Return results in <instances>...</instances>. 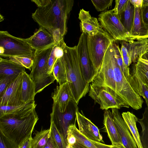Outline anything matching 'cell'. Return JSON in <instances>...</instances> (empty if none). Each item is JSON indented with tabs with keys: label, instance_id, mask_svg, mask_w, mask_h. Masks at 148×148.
Masks as SVG:
<instances>
[{
	"label": "cell",
	"instance_id": "7c38bea8",
	"mask_svg": "<svg viewBox=\"0 0 148 148\" xmlns=\"http://www.w3.org/2000/svg\"><path fill=\"white\" fill-rule=\"evenodd\" d=\"M120 50L125 64L129 67L148 51V39L142 38L128 42L123 41Z\"/></svg>",
	"mask_w": 148,
	"mask_h": 148
},
{
	"label": "cell",
	"instance_id": "8992f818",
	"mask_svg": "<svg viewBox=\"0 0 148 148\" xmlns=\"http://www.w3.org/2000/svg\"><path fill=\"white\" fill-rule=\"evenodd\" d=\"M78 104L72 98L65 111H60L57 103L53 102L50 121L53 122L63 138L67 147V131L69 127L75 125L77 120L76 112L78 110Z\"/></svg>",
	"mask_w": 148,
	"mask_h": 148
},
{
	"label": "cell",
	"instance_id": "7bdbcfd3",
	"mask_svg": "<svg viewBox=\"0 0 148 148\" xmlns=\"http://www.w3.org/2000/svg\"><path fill=\"white\" fill-rule=\"evenodd\" d=\"M37 5L38 7H42L47 5L51 1V0H32Z\"/></svg>",
	"mask_w": 148,
	"mask_h": 148
},
{
	"label": "cell",
	"instance_id": "7dc6e473",
	"mask_svg": "<svg viewBox=\"0 0 148 148\" xmlns=\"http://www.w3.org/2000/svg\"><path fill=\"white\" fill-rule=\"evenodd\" d=\"M43 148H56L53 144L50 138L48 139L47 142Z\"/></svg>",
	"mask_w": 148,
	"mask_h": 148
},
{
	"label": "cell",
	"instance_id": "d6a6232c",
	"mask_svg": "<svg viewBox=\"0 0 148 148\" xmlns=\"http://www.w3.org/2000/svg\"><path fill=\"white\" fill-rule=\"evenodd\" d=\"M132 69L144 84L148 85V64L138 60L135 64L132 65Z\"/></svg>",
	"mask_w": 148,
	"mask_h": 148
},
{
	"label": "cell",
	"instance_id": "f35d334b",
	"mask_svg": "<svg viewBox=\"0 0 148 148\" xmlns=\"http://www.w3.org/2000/svg\"><path fill=\"white\" fill-rule=\"evenodd\" d=\"M0 148H19V146L0 132Z\"/></svg>",
	"mask_w": 148,
	"mask_h": 148
},
{
	"label": "cell",
	"instance_id": "cb8c5ba5",
	"mask_svg": "<svg viewBox=\"0 0 148 148\" xmlns=\"http://www.w3.org/2000/svg\"><path fill=\"white\" fill-rule=\"evenodd\" d=\"M36 106L35 101L19 106H0V117L7 115H18L31 112L35 109Z\"/></svg>",
	"mask_w": 148,
	"mask_h": 148
},
{
	"label": "cell",
	"instance_id": "484cf974",
	"mask_svg": "<svg viewBox=\"0 0 148 148\" xmlns=\"http://www.w3.org/2000/svg\"><path fill=\"white\" fill-rule=\"evenodd\" d=\"M66 46L64 38L61 40L53 48L48 60L46 72L49 75H51L54 65L57 60L62 58L64 54V50Z\"/></svg>",
	"mask_w": 148,
	"mask_h": 148
},
{
	"label": "cell",
	"instance_id": "5b68a950",
	"mask_svg": "<svg viewBox=\"0 0 148 148\" xmlns=\"http://www.w3.org/2000/svg\"><path fill=\"white\" fill-rule=\"evenodd\" d=\"M35 50L23 38L10 34L7 31H0V56L8 58L12 57L34 59Z\"/></svg>",
	"mask_w": 148,
	"mask_h": 148
},
{
	"label": "cell",
	"instance_id": "1f68e13d",
	"mask_svg": "<svg viewBox=\"0 0 148 148\" xmlns=\"http://www.w3.org/2000/svg\"><path fill=\"white\" fill-rule=\"evenodd\" d=\"M67 132L73 135L76 138L77 142L87 148H97L91 142L79 132L76 125H73L69 127Z\"/></svg>",
	"mask_w": 148,
	"mask_h": 148
},
{
	"label": "cell",
	"instance_id": "b9f144b4",
	"mask_svg": "<svg viewBox=\"0 0 148 148\" xmlns=\"http://www.w3.org/2000/svg\"><path fill=\"white\" fill-rule=\"evenodd\" d=\"M67 147H72L77 142L76 138L73 135L69 132H67Z\"/></svg>",
	"mask_w": 148,
	"mask_h": 148
},
{
	"label": "cell",
	"instance_id": "4fadbf2b",
	"mask_svg": "<svg viewBox=\"0 0 148 148\" xmlns=\"http://www.w3.org/2000/svg\"><path fill=\"white\" fill-rule=\"evenodd\" d=\"M23 73H20L7 87L0 97V106H17L23 104L20 99Z\"/></svg>",
	"mask_w": 148,
	"mask_h": 148
},
{
	"label": "cell",
	"instance_id": "836d02e7",
	"mask_svg": "<svg viewBox=\"0 0 148 148\" xmlns=\"http://www.w3.org/2000/svg\"><path fill=\"white\" fill-rule=\"evenodd\" d=\"M113 49L114 56L117 63L123 74L127 79L130 74V68H127L125 64L121 55L120 49L119 45L116 44L115 42H113Z\"/></svg>",
	"mask_w": 148,
	"mask_h": 148
},
{
	"label": "cell",
	"instance_id": "f907efd6",
	"mask_svg": "<svg viewBox=\"0 0 148 148\" xmlns=\"http://www.w3.org/2000/svg\"><path fill=\"white\" fill-rule=\"evenodd\" d=\"M71 147V148H75L73 146L72 147Z\"/></svg>",
	"mask_w": 148,
	"mask_h": 148
},
{
	"label": "cell",
	"instance_id": "603a6c76",
	"mask_svg": "<svg viewBox=\"0 0 148 148\" xmlns=\"http://www.w3.org/2000/svg\"><path fill=\"white\" fill-rule=\"evenodd\" d=\"M127 80L133 89L145 99L148 108V86L144 84L135 72L131 69Z\"/></svg>",
	"mask_w": 148,
	"mask_h": 148
},
{
	"label": "cell",
	"instance_id": "d6986e66",
	"mask_svg": "<svg viewBox=\"0 0 148 148\" xmlns=\"http://www.w3.org/2000/svg\"><path fill=\"white\" fill-rule=\"evenodd\" d=\"M141 8L134 7V18L128 42L140 38H148V29L141 18Z\"/></svg>",
	"mask_w": 148,
	"mask_h": 148
},
{
	"label": "cell",
	"instance_id": "5bb4252c",
	"mask_svg": "<svg viewBox=\"0 0 148 148\" xmlns=\"http://www.w3.org/2000/svg\"><path fill=\"white\" fill-rule=\"evenodd\" d=\"M113 121L125 148H138L136 142L118 109H111Z\"/></svg>",
	"mask_w": 148,
	"mask_h": 148
},
{
	"label": "cell",
	"instance_id": "3957f363",
	"mask_svg": "<svg viewBox=\"0 0 148 148\" xmlns=\"http://www.w3.org/2000/svg\"><path fill=\"white\" fill-rule=\"evenodd\" d=\"M68 83L73 98L78 104L80 100L89 92L90 84L86 82L81 73L79 62L77 46L66 45L61 58Z\"/></svg>",
	"mask_w": 148,
	"mask_h": 148
},
{
	"label": "cell",
	"instance_id": "ba28073f",
	"mask_svg": "<svg viewBox=\"0 0 148 148\" xmlns=\"http://www.w3.org/2000/svg\"><path fill=\"white\" fill-rule=\"evenodd\" d=\"M88 95L103 110L129 107L115 92L106 86L90 83Z\"/></svg>",
	"mask_w": 148,
	"mask_h": 148
},
{
	"label": "cell",
	"instance_id": "7402d4cb",
	"mask_svg": "<svg viewBox=\"0 0 148 148\" xmlns=\"http://www.w3.org/2000/svg\"><path fill=\"white\" fill-rule=\"evenodd\" d=\"M25 69L9 59L0 57V77L23 73Z\"/></svg>",
	"mask_w": 148,
	"mask_h": 148
},
{
	"label": "cell",
	"instance_id": "7a4b0ae2",
	"mask_svg": "<svg viewBox=\"0 0 148 148\" xmlns=\"http://www.w3.org/2000/svg\"><path fill=\"white\" fill-rule=\"evenodd\" d=\"M38 119L35 109L18 115L9 114L0 117V132L19 147L32 134Z\"/></svg>",
	"mask_w": 148,
	"mask_h": 148
},
{
	"label": "cell",
	"instance_id": "8d00e7d4",
	"mask_svg": "<svg viewBox=\"0 0 148 148\" xmlns=\"http://www.w3.org/2000/svg\"><path fill=\"white\" fill-rule=\"evenodd\" d=\"M91 1L98 11H102L112 5L113 0H91Z\"/></svg>",
	"mask_w": 148,
	"mask_h": 148
},
{
	"label": "cell",
	"instance_id": "d4e9b609",
	"mask_svg": "<svg viewBox=\"0 0 148 148\" xmlns=\"http://www.w3.org/2000/svg\"><path fill=\"white\" fill-rule=\"evenodd\" d=\"M122 116L134 137L138 148H143L136 125L138 118L132 112L129 111L123 112Z\"/></svg>",
	"mask_w": 148,
	"mask_h": 148
},
{
	"label": "cell",
	"instance_id": "60d3db41",
	"mask_svg": "<svg viewBox=\"0 0 148 148\" xmlns=\"http://www.w3.org/2000/svg\"><path fill=\"white\" fill-rule=\"evenodd\" d=\"M91 141L97 148H125L123 145L121 144L108 145L101 143Z\"/></svg>",
	"mask_w": 148,
	"mask_h": 148
},
{
	"label": "cell",
	"instance_id": "c3c4849f",
	"mask_svg": "<svg viewBox=\"0 0 148 148\" xmlns=\"http://www.w3.org/2000/svg\"><path fill=\"white\" fill-rule=\"evenodd\" d=\"M73 146L75 148H87L77 142Z\"/></svg>",
	"mask_w": 148,
	"mask_h": 148
},
{
	"label": "cell",
	"instance_id": "ee69618b",
	"mask_svg": "<svg viewBox=\"0 0 148 148\" xmlns=\"http://www.w3.org/2000/svg\"><path fill=\"white\" fill-rule=\"evenodd\" d=\"M130 3L134 7L141 8L143 5V0H129Z\"/></svg>",
	"mask_w": 148,
	"mask_h": 148
},
{
	"label": "cell",
	"instance_id": "9a60e30c",
	"mask_svg": "<svg viewBox=\"0 0 148 148\" xmlns=\"http://www.w3.org/2000/svg\"><path fill=\"white\" fill-rule=\"evenodd\" d=\"M77 121L80 133L90 141L104 143L98 127L90 120L81 113L76 112Z\"/></svg>",
	"mask_w": 148,
	"mask_h": 148
},
{
	"label": "cell",
	"instance_id": "2e32d148",
	"mask_svg": "<svg viewBox=\"0 0 148 148\" xmlns=\"http://www.w3.org/2000/svg\"><path fill=\"white\" fill-rule=\"evenodd\" d=\"M35 50L41 49L55 44L52 35L45 28L40 27L30 37L23 38Z\"/></svg>",
	"mask_w": 148,
	"mask_h": 148
},
{
	"label": "cell",
	"instance_id": "ab89813d",
	"mask_svg": "<svg viewBox=\"0 0 148 148\" xmlns=\"http://www.w3.org/2000/svg\"><path fill=\"white\" fill-rule=\"evenodd\" d=\"M140 14L142 21L148 29V6L142 5Z\"/></svg>",
	"mask_w": 148,
	"mask_h": 148
},
{
	"label": "cell",
	"instance_id": "ac0fdd59",
	"mask_svg": "<svg viewBox=\"0 0 148 148\" xmlns=\"http://www.w3.org/2000/svg\"><path fill=\"white\" fill-rule=\"evenodd\" d=\"M51 97L53 102L57 103L62 112L65 111L71 98H73L67 82L61 85L57 86L52 93Z\"/></svg>",
	"mask_w": 148,
	"mask_h": 148
},
{
	"label": "cell",
	"instance_id": "f6af8a7d",
	"mask_svg": "<svg viewBox=\"0 0 148 148\" xmlns=\"http://www.w3.org/2000/svg\"><path fill=\"white\" fill-rule=\"evenodd\" d=\"M32 138H28L25 140L19 147V148H31V141Z\"/></svg>",
	"mask_w": 148,
	"mask_h": 148
},
{
	"label": "cell",
	"instance_id": "30bf717a",
	"mask_svg": "<svg viewBox=\"0 0 148 148\" xmlns=\"http://www.w3.org/2000/svg\"><path fill=\"white\" fill-rule=\"evenodd\" d=\"M101 27L115 40L128 42L129 36L112 10L101 12L98 18Z\"/></svg>",
	"mask_w": 148,
	"mask_h": 148
},
{
	"label": "cell",
	"instance_id": "8fae6325",
	"mask_svg": "<svg viewBox=\"0 0 148 148\" xmlns=\"http://www.w3.org/2000/svg\"><path fill=\"white\" fill-rule=\"evenodd\" d=\"M88 35L82 33L77 46L79 62L81 72L84 80L90 84L97 75L90 58L87 48Z\"/></svg>",
	"mask_w": 148,
	"mask_h": 148
},
{
	"label": "cell",
	"instance_id": "f546056e",
	"mask_svg": "<svg viewBox=\"0 0 148 148\" xmlns=\"http://www.w3.org/2000/svg\"><path fill=\"white\" fill-rule=\"evenodd\" d=\"M53 74L59 85L67 82L65 69L61 58L58 59L54 65Z\"/></svg>",
	"mask_w": 148,
	"mask_h": 148
},
{
	"label": "cell",
	"instance_id": "bcb514c9",
	"mask_svg": "<svg viewBox=\"0 0 148 148\" xmlns=\"http://www.w3.org/2000/svg\"><path fill=\"white\" fill-rule=\"evenodd\" d=\"M140 61L148 64V51L139 59Z\"/></svg>",
	"mask_w": 148,
	"mask_h": 148
},
{
	"label": "cell",
	"instance_id": "44dd1931",
	"mask_svg": "<svg viewBox=\"0 0 148 148\" xmlns=\"http://www.w3.org/2000/svg\"><path fill=\"white\" fill-rule=\"evenodd\" d=\"M103 124L112 145H122L117 129L114 123L111 112L105 110L103 115Z\"/></svg>",
	"mask_w": 148,
	"mask_h": 148
},
{
	"label": "cell",
	"instance_id": "277c9868",
	"mask_svg": "<svg viewBox=\"0 0 148 148\" xmlns=\"http://www.w3.org/2000/svg\"><path fill=\"white\" fill-rule=\"evenodd\" d=\"M56 45L54 44L35 51L34 62L29 75L35 84L36 94L42 91L56 80L53 74H47L46 70L48 60Z\"/></svg>",
	"mask_w": 148,
	"mask_h": 148
},
{
	"label": "cell",
	"instance_id": "6da1fadb",
	"mask_svg": "<svg viewBox=\"0 0 148 148\" xmlns=\"http://www.w3.org/2000/svg\"><path fill=\"white\" fill-rule=\"evenodd\" d=\"M74 3L73 0H51L46 6L38 7L32 14L34 21L52 35L56 44L67 32V20Z\"/></svg>",
	"mask_w": 148,
	"mask_h": 148
},
{
	"label": "cell",
	"instance_id": "e0dca14e",
	"mask_svg": "<svg viewBox=\"0 0 148 148\" xmlns=\"http://www.w3.org/2000/svg\"><path fill=\"white\" fill-rule=\"evenodd\" d=\"M80 27L82 33L89 36L96 35L102 27L96 18L92 17L88 11L81 9L79 14Z\"/></svg>",
	"mask_w": 148,
	"mask_h": 148
},
{
	"label": "cell",
	"instance_id": "f1b7e54d",
	"mask_svg": "<svg viewBox=\"0 0 148 148\" xmlns=\"http://www.w3.org/2000/svg\"><path fill=\"white\" fill-rule=\"evenodd\" d=\"M50 138V130L37 132L31 141V148H43Z\"/></svg>",
	"mask_w": 148,
	"mask_h": 148
},
{
	"label": "cell",
	"instance_id": "4dcf8cb0",
	"mask_svg": "<svg viewBox=\"0 0 148 148\" xmlns=\"http://www.w3.org/2000/svg\"><path fill=\"white\" fill-rule=\"evenodd\" d=\"M50 138L56 148H66V147L62 136L59 132L53 122L50 121Z\"/></svg>",
	"mask_w": 148,
	"mask_h": 148
},
{
	"label": "cell",
	"instance_id": "74e56055",
	"mask_svg": "<svg viewBox=\"0 0 148 148\" xmlns=\"http://www.w3.org/2000/svg\"><path fill=\"white\" fill-rule=\"evenodd\" d=\"M129 0H116L114 8L112 9L115 14L120 20L121 16L124 12L125 7Z\"/></svg>",
	"mask_w": 148,
	"mask_h": 148
},
{
	"label": "cell",
	"instance_id": "52a82bcc",
	"mask_svg": "<svg viewBox=\"0 0 148 148\" xmlns=\"http://www.w3.org/2000/svg\"><path fill=\"white\" fill-rule=\"evenodd\" d=\"M109 34L101 27L95 35H88L87 48L92 64L98 71L102 64L105 53L110 44L115 41Z\"/></svg>",
	"mask_w": 148,
	"mask_h": 148
},
{
	"label": "cell",
	"instance_id": "ffe728a7",
	"mask_svg": "<svg viewBox=\"0 0 148 148\" xmlns=\"http://www.w3.org/2000/svg\"><path fill=\"white\" fill-rule=\"evenodd\" d=\"M36 92V85L31 78L29 75L26 72L23 73L20 99L23 104L34 101Z\"/></svg>",
	"mask_w": 148,
	"mask_h": 148
},
{
	"label": "cell",
	"instance_id": "4316f807",
	"mask_svg": "<svg viewBox=\"0 0 148 148\" xmlns=\"http://www.w3.org/2000/svg\"><path fill=\"white\" fill-rule=\"evenodd\" d=\"M134 9V7L129 0L120 20L129 37L131 32L133 22Z\"/></svg>",
	"mask_w": 148,
	"mask_h": 148
},
{
	"label": "cell",
	"instance_id": "d590c367",
	"mask_svg": "<svg viewBox=\"0 0 148 148\" xmlns=\"http://www.w3.org/2000/svg\"><path fill=\"white\" fill-rule=\"evenodd\" d=\"M18 75H13L0 77V97L2 96L9 85Z\"/></svg>",
	"mask_w": 148,
	"mask_h": 148
},
{
	"label": "cell",
	"instance_id": "83f0119b",
	"mask_svg": "<svg viewBox=\"0 0 148 148\" xmlns=\"http://www.w3.org/2000/svg\"><path fill=\"white\" fill-rule=\"evenodd\" d=\"M137 122L142 128L140 138L143 148H148V108H145L142 119L138 118Z\"/></svg>",
	"mask_w": 148,
	"mask_h": 148
},
{
	"label": "cell",
	"instance_id": "e575fe53",
	"mask_svg": "<svg viewBox=\"0 0 148 148\" xmlns=\"http://www.w3.org/2000/svg\"><path fill=\"white\" fill-rule=\"evenodd\" d=\"M8 58L13 61L31 70L34 62V59L27 57H12Z\"/></svg>",
	"mask_w": 148,
	"mask_h": 148
},
{
	"label": "cell",
	"instance_id": "816d5d0a",
	"mask_svg": "<svg viewBox=\"0 0 148 148\" xmlns=\"http://www.w3.org/2000/svg\"><path fill=\"white\" fill-rule=\"evenodd\" d=\"M66 148H71V147H68Z\"/></svg>",
	"mask_w": 148,
	"mask_h": 148
},
{
	"label": "cell",
	"instance_id": "681fc988",
	"mask_svg": "<svg viewBox=\"0 0 148 148\" xmlns=\"http://www.w3.org/2000/svg\"><path fill=\"white\" fill-rule=\"evenodd\" d=\"M142 5L148 6V0H143Z\"/></svg>",
	"mask_w": 148,
	"mask_h": 148
},
{
	"label": "cell",
	"instance_id": "9c48e42d",
	"mask_svg": "<svg viewBox=\"0 0 148 148\" xmlns=\"http://www.w3.org/2000/svg\"><path fill=\"white\" fill-rule=\"evenodd\" d=\"M114 42L108 47L97 73L90 83L108 87L116 92L113 65Z\"/></svg>",
	"mask_w": 148,
	"mask_h": 148
},
{
	"label": "cell",
	"instance_id": "f5cc1de1",
	"mask_svg": "<svg viewBox=\"0 0 148 148\" xmlns=\"http://www.w3.org/2000/svg\"><path fill=\"white\" fill-rule=\"evenodd\" d=\"M147 86H148V85H147Z\"/></svg>",
	"mask_w": 148,
	"mask_h": 148
}]
</instances>
